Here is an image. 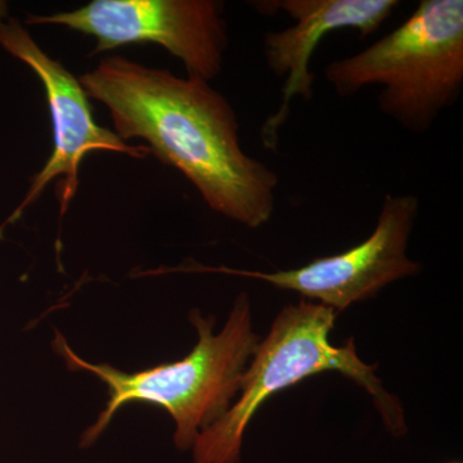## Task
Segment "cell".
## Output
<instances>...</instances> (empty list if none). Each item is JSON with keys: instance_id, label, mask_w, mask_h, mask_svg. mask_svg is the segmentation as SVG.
Instances as JSON below:
<instances>
[{"instance_id": "4", "label": "cell", "mask_w": 463, "mask_h": 463, "mask_svg": "<svg viewBox=\"0 0 463 463\" xmlns=\"http://www.w3.org/2000/svg\"><path fill=\"white\" fill-rule=\"evenodd\" d=\"M336 316L331 307L307 300L283 307L243 373L240 398L197 438L192 448L194 463H239L243 435L261 405L277 392L327 371L345 374L370 392L394 437L407 432L401 402L383 389L374 373L376 365L361 361L354 339L350 337L344 346L330 343Z\"/></svg>"}, {"instance_id": "11", "label": "cell", "mask_w": 463, "mask_h": 463, "mask_svg": "<svg viewBox=\"0 0 463 463\" xmlns=\"http://www.w3.org/2000/svg\"><path fill=\"white\" fill-rule=\"evenodd\" d=\"M453 463H461V462H453Z\"/></svg>"}, {"instance_id": "1", "label": "cell", "mask_w": 463, "mask_h": 463, "mask_svg": "<svg viewBox=\"0 0 463 463\" xmlns=\"http://www.w3.org/2000/svg\"><path fill=\"white\" fill-rule=\"evenodd\" d=\"M79 81L109 109L118 138L147 143L213 212L251 230L272 219L279 174L243 151L236 111L209 81L123 56L103 58Z\"/></svg>"}, {"instance_id": "9", "label": "cell", "mask_w": 463, "mask_h": 463, "mask_svg": "<svg viewBox=\"0 0 463 463\" xmlns=\"http://www.w3.org/2000/svg\"><path fill=\"white\" fill-rule=\"evenodd\" d=\"M8 17V5L5 2L0 0V20Z\"/></svg>"}, {"instance_id": "5", "label": "cell", "mask_w": 463, "mask_h": 463, "mask_svg": "<svg viewBox=\"0 0 463 463\" xmlns=\"http://www.w3.org/2000/svg\"><path fill=\"white\" fill-rule=\"evenodd\" d=\"M25 25H54L96 39L90 56L155 43L178 58L187 76L212 83L228 50L224 3L218 0H93L83 7L32 14Z\"/></svg>"}, {"instance_id": "2", "label": "cell", "mask_w": 463, "mask_h": 463, "mask_svg": "<svg viewBox=\"0 0 463 463\" xmlns=\"http://www.w3.org/2000/svg\"><path fill=\"white\" fill-rule=\"evenodd\" d=\"M197 331L190 354L173 364L129 373L109 364H91L76 354L61 332L54 331L53 349L70 371H87L108 386L109 401L96 422L84 431L81 448L90 447L109 428L124 405L142 402L163 408L175 422L174 443L192 450L201 432L218 422L234 403L246 368L260 337L252 327L251 304L246 292L237 297L223 330L215 334L214 317L192 310Z\"/></svg>"}, {"instance_id": "7", "label": "cell", "mask_w": 463, "mask_h": 463, "mask_svg": "<svg viewBox=\"0 0 463 463\" xmlns=\"http://www.w3.org/2000/svg\"><path fill=\"white\" fill-rule=\"evenodd\" d=\"M0 48L25 63L42 81L53 129V151L41 172L33 176L26 196L8 219V223L20 218L26 207L35 203L56 179H60L57 183L60 213L61 216L65 215L78 192L79 166L90 152H114L136 160L148 156L145 145H129L118 138L114 130L96 123L90 99L79 78L42 50L17 18L8 16L0 20Z\"/></svg>"}, {"instance_id": "10", "label": "cell", "mask_w": 463, "mask_h": 463, "mask_svg": "<svg viewBox=\"0 0 463 463\" xmlns=\"http://www.w3.org/2000/svg\"><path fill=\"white\" fill-rule=\"evenodd\" d=\"M0 233H2V228H0Z\"/></svg>"}, {"instance_id": "8", "label": "cell", "mask_w": 463, "mask_h": 463, "mask_svg": "<svg viewBox=\"0 0 463 463\" xmlns=\"http://www.w3.org/2000/svg\"><path fill=\"white\" fill-rule=\"evenodd\" d=\"M261 16L288 14L294 25L265 33L261 51L268 69L285 78L281 105L261 125L264 147L276 151L279 129L288 121L295 97L309 102L315 97L316 76L310 61L319 43L337 30H354L364 39L379 32L401 5L398 0H260L250 2Z\"/></svg>"}, {"instance_id": "6", "label": "cell", "mask_w": 463, "mask_h": 463, "mask_svg": "<svg viewBox=\"0 0 463 463\" xmlns=\"http://www.w3.org/2000/svg\"><path fill=\"white\" fill-rule=\"evenodd\" d=\"M419 214V197L388 194L371 236L340 254L316 259L297 269L273 273L228 268L196 270L260 279L274 288L298 292L339 313L352 304L376 297L390 283L421 272V264L408 257V243Z\"/></svg>"}, {"instance_id": "3", "label": "cell", "mask_w": 463, "mask_h": 463, "mask_svg": "<svg viewBox=\"0 0 463 463\" xmlns=\"http://www.w3.org/2000/svg\"><path fill=\"white\" fill-rule=\"evenodd\" d=\"M323 75L341 99L381 87V114L405 132L428 133L462 94V0H422L401 26L365 50L332 61Z\"/></svg>"}]
</instances>
